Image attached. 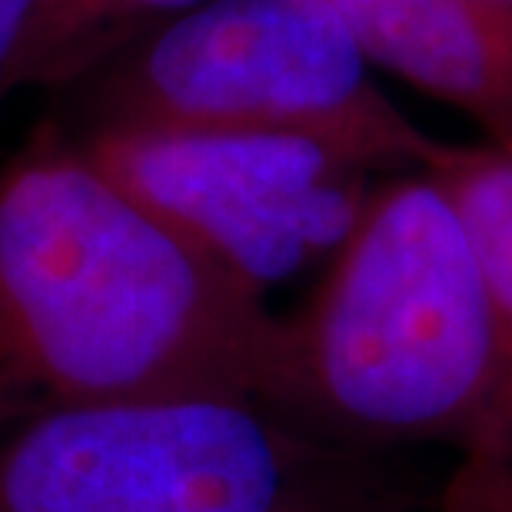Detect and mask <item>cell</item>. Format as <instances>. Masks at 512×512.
Listing matches in <instances>:
<instances>
[{
    "label": "cell",
    "instance_id": "10",
    "mask_svg": "<svg viewBox=\"0 0 512 512\" xmlns=\"http://www.w3.org/2000/svg\"><path fill=\"white\" fill-rule=\"evenodd\" d=\"M503 4H506V7H512V0H503Z\"/></svg>",
    "mask_w": 512,
    "mask_h": 512
},
{
    "label": "cell",
    "instance_id": "1",
    "mask_svg": "<svg viewBox=\"0 0 512 512\" xmlns=\"http://www.w3.org/2000/svg\"><path fill=\"white\" fill-rule=\"evenodd\" d=\"M266 296L47 137L0 173V416L143 396L266 399Z\"/></svg>",
    "mask_w": 512,
    "mask_h": 512
},
{
    "label": "cell",
    "instance_id": "2",
    "mask_svg": "<svg viewBox=\"0 0 512 512\" xmlns=\"http://www.w3.org/2000/svg\"><path fill=\"white\" fill-rule=\"evenodd\" d=\"M496 386L486 276L449 193L419 170L370 190L293 320L263 403L343 453L473 449Z\"/></svg>",
    "mask_w": 512,
    "mask_h": 512
},
{
    "label": "cell",
    "instance_id": "4",
    "mask_svg": "<svg viewBox=\"0 0 512 512\" xmlns=\"http://www.w3.org/2000/svg\"><path fill=\"white\" fill-rule=\"evenodd\" d=\"M77 87L87 130L280 133L366 170H426L443 150L373 84L326 0H207L130 40Z\"/></svg>",
    "mask_w": 512,
    "mask_h": 512
},
{
    "label": "cell",
    "instance_id": "6",
    "mask_svg": "<svg viewBox=\"0 0 512 512\" xmlns=\"http://www.w3.org/2000/svg\"><path fill=\"white\" fill-rule=\"evenodd\" d=\"M356 47L409 87L512 140V7L503 0H326Z\"/></svg>",
    "mask_w": 512,
    "mask_h": 512
},
{
    "label": "cell",
    "instance_id": "9",
    "mask_svg": "<svg viewBox=\"0 0 512 512\" xmlns=\"http://www.w3.org/2000/svg\"><path fill=\"white\" fill-rule=\"evenodd\" d=\"M40 7L44 0H0V104L14 87H24Z\"/></svg>",
    "mask_w": 512,
    "mask_h": 512
},
{
    "label": "cell",
    "instance_id": "8",
    "mask_svg": "<svg viewBox=\"0 0 512 512\" xmlns=\"http://www.w3.org/2000/svg\"><path fill=\"white\" fill-rule=\"evenodd\" d=\"M200 4L207 0H44L24 84H80L130 40Z\"/></svg>",
    "mask_w": 512,
    "mask_h": 512
},
{
    "label": "cell",
    "instance_id": "3",
    "mask_svg": "<svg viewBox=\"0 0 512 512\" xmlns=\"http://www.w3.org/2000/svg\"><path fill=\"white\" fill-rule=\"evenodd\" d=\"M247 396L0 416V512H389L356 463Z\"/></svg>",
    "mask_w": 512,
    "mask_h": 512
},
{
    "label": "cell",
    "instance_id": "7",
    "mask_svg": "<svg viewBox=\"0 0 512 512\" xmlns=\"http://www.w3.org/2000/svg\"><path fill=\"white\" fill-rule=\"evenodd\" d=\"M469 233L486 276L496 333L489 416L449 486L443 512H512V140L443 143L429 163Z\"/></svg>",
    "mask_w": 512,
    "mask_h": 512
},
{
    "label": "cell",
    "instance_id": "5",
    "mask_svg": "<svg viewBox=\"0 0 512 512\" xmlns=\"http://www.w3.org/2000/svg\"><path fill=\"white\" fill-rule=\"evenodd\" d=\"M77 143L120 190L260 296L330 260L370 197V170L303 137L104 127Z\"/></svg>",
    "mask_w": 512,
    "mask_h": 512
}]
</instances>
